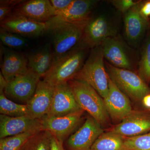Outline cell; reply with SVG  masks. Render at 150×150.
Listing matches in <instances>:
<instances>
[{
  "label": "cell",
  "instance_id": "cell-1",
  "mask_svg": "<svg viewBox=\"0 0 150 150\" xmlns=\"http://www.w3.org/2000/svg\"><path fill=\"white\" fill-rule=\"evenodd\" d=\"M87 22H71L60 19L56 16L48 22L47 32L49 33L51 38V45L54 54V64L79 45L84 28Z\"/></svg>",
  "mask_w": 150,
  "mask_h": 150
},
{
  "label": "cell",
  "instance_id": "cell-2",
  "mask_svg": "<svg viewBox=\"0 0 150 150\" xmlns=\"http://www.w3.org/2000/svg\"><path fill=\"white\" fill-rule=\"evenodd\" d=\"M86 49L78 45L55 62L42 80L55 87L72 79L85 62Z\"/></svg>",
  "mask_w": 150,
  "mask_h": 150
},
{
  "label": "cell",
  "instance_id": "cell-3",
  "mask_svg": "<svg viewBox=\"0 0 150 150\" xmlns=\"http://www.w3.org/2000/svg\"><path fill=\"white\" fill-rule=\"evenodd\" d=\"M101 46L92 48L88 58L74 79L90 85L103 99L108 93V76Z\"/></svg>",
  "mask_w": 150,
  "mask_h": 150
},
{
  "label": "cell",
  "instance_id": "cell-4",
  "mask_svg": "<svg viewBox=\"0 0 150 150\" xmlns=\"http://www.w3.org/2000/svg\"><path fill=\"white\" fill-rule=\"evenodd\" d=\"M81 109L88 112L101 126L107 123L109 115L103 98L84 81L73 79L68 82Z\"/></svg>",
  "mask_w": 150,
  "mask_h": 150
},
{
  "label": "cell",
  "instance_id": "cell-5",
  "mask_svg": "<svg viewBox=\"0 0 150 150\" xmlns=\"http://www.w3.org/2000/svg\"><path fill=\"white\" fill-rule=\"evenodd\" d=\"M105 64L109 77L126 96L139 101L150 93L147 84L133 71L116 68L108 62Z\"/></svg>",
  "mask_w": 150,
  "mask_h": 150
},
{
  "label": "cell",
  "instance_id": "cell-6",
  "mask_svg": "<svg viewBox=\"0 0 150 150\" xmlns=\"http://www.w3.org/2000/svg\"><path fill=\"white\" fill-rule=\"evenodd\" d=\"M118 28L106 16L101 15L90 19L84 28L79 45L92 49L100 46L109 38L117 36Z\"/></svg>",
  "mask_w": 150,
  "mask_h": 150
},
{
  "label": "cell",
  "instance_id": "cell-7",
  "mask_svg": "<svg viewBox=\"0 0 150 150\" xmlns=\"http://www.w3.org/2000/svg\"><path fill=\"white\" fill-rule=\"evenodd\" d=\"M100 46L105 59L113 67L133 71L137 59L133 49L119 36L108 38Z\"/></svg>",
  "mask_w": 150,
  "mask_h": 150
},
{
  "label": "cell",
  "instance_id": "cell-8",
  "mask_svg": "<svg viewBox=\"0 0 150 150\" xmlns=\"http://www.w3.org/2000/svg\"><path fill=\"white\" fill-rule=\"evenodd\" d=\"M40 79L38 75L28 69L26 72L8 82L4 93L8 98L20 104H26L34 94Z\"/></svg>",
  "mask_w": 150,
  "mask_h": 150
},
{
  "label": "cell",
  "instance_id": "cell-9",
  "mask_svg": "<svg viewBox=\"0 0 150 150\" xmlns=\"http://www.w3.org/2000/svg\"><path fill=\"white\" fill-rule=\"evenodd\" d=\"M1 28L24 37H37L47 32L48 22H39L15 13L1 22Z\"/></svg>",
  "mask_w": 150,
  "mask_h": 150
},
{
  "label": "cell",
  "instance_id": "cell-10",
  "mask_svg": "<svg viewBox=\"0 0 150 150\" xmlns=\"http://www.w3.org/2000/svg\"><path fill=\"white\" fill-rule=\"evenodd\" d=\"M103 133L101 125L89 115L81 127L67 140L65 150H91L94 142Z\"/></svg>",
  "mask_w": 150,
  "mask_h": 150
},
{
  "label": "cell",
  "instance_id": "cell-11",
  "mask_svg": "<svg viewBox=\"0 0 150 150\" xmlns=\"http://www.w3.org/2000/svg\"><path fill=\"white\" fill-rule=\"evenodd\" d=\"M142 2L124 14V35L129 45L137 47L139 45L149 26L148 18L141 13Z\"/></svg>",
  "mask_w": 150,
  "mask_h": 150
},
{
  "label": "cell",
  "instance_id": "cell-12",
  "mask_svg": "<svg viewBox=\"0 0 150 150\" xmlns=\"http://www.w3.org/2000/svg\"><path fill=\"white\" fill-rule=\"evenodd\" d=\"M84 110L60 117L47 115L41 120V130L48 131L59 141L64 142L77 126L81 121Z\"/></svg>",
  "mask_w": 150,
  "mask_h": 150
},
{
  "label": "cell",
  "instance_id": "cell-13",
  "mask_svg": "<svg viewBox=\"0 0 150 150\" xmlns=\"http://www.w3.org/2000/svg\"><path fill=\"white\" fill-rule=\"evenodd\" d=\"M81 109L68 82L54 87L53 100L47 116L60 117L79 111Z\"/></svg>",
  "mask_w": 150,
  "mask_h": 150
},
{
  "label": "cell",
  "instance_id": "cell-14",
  "mask_svg": "<svg viewBox=\"0 0 150 150\" xmlns=\"http://www.w3.org/2000/svg\"><path fill=\"white\" fill-rule=\"evenodd\" d=\"M54 89V87L40 79L34 94L26 104L28 115L41 119L47 115L51 108Z\"/></svg>",
  "mask_w": 150,
  "mask_h": 150
},
{
  "label": "cell",
  "instance_id": "cell-15",
  "mask_svg": "<svg viewBox=\"0 0 150 150\" xmlns=\"http://www.w3.org/2000/svg\"><path fill=\"white\" fill-rule=\"evenodd\" d=\"M103 100L108 115L115 121H122L133 111L128 97L109 77L108 94Z\"/></svg>",
  "mask_w": 150,
  "mask_h": 150
},
{
  "label": "cell",
  "instance_id": "cell-16",
  "mask_svg": "<svg viewBox=\"0 0 150 150\" xmlns=\"http://www.w3.org/2000/svg\"><path fill=\"white\" fill-rule=\"evenodd\" d=\"M110 131L126 138L142 135L150 131V115L143 111L133 110Z\"/></svg>",
  "mask_w": 150,
  "mask_h": 150
},
{
  "label": "cell",
  "instance_id": "cell-17",
  "mask_svg": "<svg viewBox=\"0 0 150 150\" xmlns=\"http://www.w3.org/2000/svg\"><path fill=\"white\" fill-rule=\"evenodd\" d=\"M41 130V120L28 115L10 117L0 115V139L14 136L31 130Z\"/></svg>",
  "mask_w": 150,
  "mask_h": 150
},
{
  "label": "cell",
  "instance_id": "cell-18",
  "mask_svg": "<svg viewBox=\"0 0 150 150\" xmlns=\"http://www.w3.org/2000/svg\"><path fill=\"white\" fill-rule=\"evenodd\" d=\"M13 12L32 20L43 23L50 21L56 13L48 0L23 1L15 7Z\"/></svg>",
  "mask_w": 150,
  "mask_h": 150
},
{
  "label": "cell",
  "instance_id": "cell-19",
  "mask_svg": "<svg viewBox=\"0 0 150 150\" xmlns=\"http://www.w3.org/2000/svg\"><path fill=\"white\" fill-rule=\"evenodd\" d=\"M28 70L25 55L8 48L4 49L1 73L7 82Z\"/></svg>",
  "mask_w": 150,
  "mask_h": 150
},
{
  "label": "cell",
  "instance_id": "cell-20",
  "mask_svg": "<svg viewBox=\"0 0 150 150\" xmlns=\"http://www.w3.org/2000/svg\"><path fill=\"white\" fill-rule=\"evenodd\" d=\"M98 2L96 0H73L67 8L56 12L55 16L71 22H86L91 18L92 11Z\"/></svg>",
  "mask_w": 150,
  "mask_h": 150
},
{
  "label": "cell",
  "instance_id": "cell-21",
  "mask_svg": "<svg viewBox=\"0 0 150 150\" xmlns=\"http://www.w3.org/2000/svg\"><path fill=\"white\" fill-rule=\"evenodd\" d=\"M28 68L42 78L53 66L54 56L50 43H48L25 55Z\"/></svg>",
  "mask_w": 150,
  "mask_h": 150
},
{
  "label": "cell",
  "instance_id": "cell-22",
  "mask_svg": "<svg viewBox=\"0 0 150 150\" xmlns=\"http://www.w3.org/2000/svg\"><path fill=\"white\" fill-rule=\"evenodd\" d=\"M126 137L109 131L103 133L94 143L91 150H127Z\"/></svg>",
  "mask_w": 150,
  "mask_h": 150
},
{
  "label": "cell",
  "instance_id": "cell-23",
  "mask_svg": "<svg viewBox=\"0 0 150 150\" xmlns=\"http://www.w3.org/2000/svg\"><path fill=\"white\" fill-rule=\"evenodd\" d=\"M138 66V75L148 84L150 82V31L142 46Z\"/></svg>",
  "mask_w": 150,
  "mask_h": 150
},
{
  "label": "cell",
  "instance_id": "cell-24",
  "mask_svg": "<svg viewBox=\"0 0 150 150\" xmlns=\"http://www.w3.org/2000/svg\"><path fill=\"white\" fill-rule=\"evenodd\" d=\"M52 135L41 130L25 142L19 150H51Z\"/></svg>",
  "mask_w": 150,
  "mask_h": 150
},
{
  "label": "cell",
  "instance_id": "cell-25",
  "mask_svg": "<svg viewBox=\"0 0 150 150\" xmlns=\"http://www.w3.org/2000/svg\"><path fill=\"white\" fill-rule=\"evenodd\" d=\"M0 112L10 117H20L28 115L26 104L14 102L8 99L4 93H0Z\"/></svg>",
  "mask_w": 150,
  "mask_h": 150
},
{
  "label": "cell",
  "instance_id": "cell-26",
  "mask_svg": "<svg viewBox=\"0 0 150 150\" xmlns=\"http://www.w3.org/2000/svg\"><path fill=\"white\" fill-rule=\"evenodd\" d=\"M41 130H31L0 139V149L19 150L28 140Z\"/></svg>",
  "mask_w": 150,
  "mask_h": 150
},
{
  "label": "cell",
  "instance_id": "cell-27",
  "mask_svg": "<svg viewBox=\"0 0 150 150\" xmlns=\"http://www.w3.org/2000/svg\"><path fill=\"white\" fill-rule=\"evenodd\" d=\"M0 39L2 43L8 48L20 50L27 46L28 40L25 37L1 28Z\"/></svg>",
  "mask_w": 150,
  "mask_h": 150
},
{
  "label": "cell",
  "instance_id": "cell-28",
  "mask_svg": "<svg viewBox=\"0 0 150 150\" xmlns=\"http://www.w3.org/2000/svg\"><path fill=\"white\" fill-rule=\"evenodd\" d=\"M125 145L127 150H150V132L126 138Z\"/></svg>",
  "mask_w": 150,
  "mask_h": 150
},
{
  "label": "cell",
  "instance_id": "cell-29",
  "mask_svg": "<svg viewBox=\"0 0 150 150\" xmlns=\"http://www.w3.org/2000/svg\"><path fill=\"white\" fill-rule=\"evenodd\" d=\"M21 0H2L0 1V21H3L13 12L14 8L21 2Z\"/></svg>",
  "mask_w": 150,
  "mask_h": 150
},
{
  "label": "cell",
  "instance_id": "cell-30",
  "mask_svg": "<svg viewBox=\"0 0 150 150\" xmlns=\"http://www.w3.org/2000/svg\"><path fill=\"white\" fill-rule=\"evenodd\" d=\"M139 2V1H135L133 0H114L111 1V3L115 8L124 14L126 13Z\"/></svg>",
  "mask_w": 150,
  "mask_h": 150
},
{
  "label": "cell",
  "instance_id": "cell-31",
  "mask_svg": "<svg viewBox=\"0 0 150 150\" xmlns=\"http://www.w3.org/2000/svg\"><path fill=\"white\" fill-rule=\"evenodd\" d=\"M50 1L56 12L67 8L73 0H51Z\"/></svg>",
  "mask_w": 150,
  "mask_h": 150
},
{
  "label": "cell",
  "instance_id": "cell-32",
  "mask_svg": "<svg viewBox=\"0 0 150 150\" xmlns=\"http://www.w3.org/2000/svg\"><path fill=\"white\" fill-rule=\"evenodd\" d=\"M51 150H65L64 142L59 141L53 135L51 139Z\"/></svg>",
  "mask_w": 150,
  "mask_h": 150
},
{
  "label": "cell",
  "instance_id": "cell-33",
  "mask_svg": "<svg viewBox=\"0 0 150 150\" xmlns=\"http://www.w3.org/2000/svg\"><path fill=\"white\" fill-rule=\"evenodd\" d=\"M141 13L145 17L148 18L150 16V1L142 4L140 9Z\"/></svg>",
  "mask_w": 150,
  "mask_h": 150
},
{
  "label": "cell",
  "instance_id": "cell-34",
  "mask_svg": "<svg viewBox=\"0 0 150 150\" xmlns=\"http://www.w3.org/2000/svg\"><path fill=\"white\" fill-rule=\"evenodd\" d=\"M7 83L1 73H0V93H4Z\"/></svg>",
  "mask_w": 150,
  "mask_h": 150
},
{
  "label": "cell",
  "instance_id": "cell-35",
  "mask_svg": "<svg viewBox=\"0 0 150 150\" xmlns=\"http://www.w3.org/2000/svg\"><path fill=\"white\" fill-rule=\"evenodd\" d=\"M142 101L145 107L150 108V93L145 96L143 98Z\"/></svg>",
  "mask_w": 150,
  "mask_h": 150
},
{
  "label": "cell",
  "instance_id": "cell-36",
  "mask_svg": "<svg viewBox=\"0 0 150 150\" xmlns=\"http://www.w3.org/2000/svg\"><path fill=\"white\" fill-rule=\"evenodd\" d=\"M0 150H1L0 149Z\"/></svg>",
  "mask_w": 150,
  "mask_h": 150
}]
</instances>
